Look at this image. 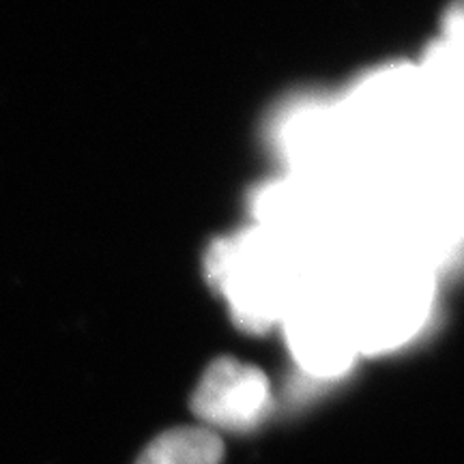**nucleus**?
I'll use <instances>...</instances> for the list:
<instances>
[{"label": "nucleus", "mask_w": 464, "mask_h": 464, "mask_svg": "<svg viewBox=\"0 0 464 464\" xmlns=\"http://www.w3.org/2000/svg\"><path fill=\"white\" fill-rule=\"evenodd\" d=\"M207 274L237 324L258 334L280 324L295 295L321 271L297 247L254 224L211 247Z\"/></svg>", "instance_id": "f03ea898"}, {"label": "nucleus", "mask_w": 464, "mask_h": 464, "mask_svg": "<svg viewBox=\"0 0 464 464\" xmlns=\"http://www.w3.org/2000/svg\"><path fill=\"white\" fill-rule=\"evenodd\" d=\"M269 404V381L256 365L237 359H218L207 368L191 398L202 421L228 430L256 426Z\"/></svg>", "instance_id": "39448f33"}, {"label": "nucleus", "mask_w": 464, "mask_h": 464, "mask_svg": "<svg viewBox=\"0 0 464 464\" xmlns=\"http://www.w3.org/2000/svg\"><path fill=\"white\" fill-rule=\"evenodd\" d=\"M222 440L207 428H174L160 434L136 464H219Z\"/></svg>", "instance_id": "423d86ee"}, {"label": "nucleus", "mask_w": 464, "mask_h": 464, "mask_svg": "<svg viewBox=\"0 0 464 464\" xmlns=\"http://www.w3.org/2000/svg\"><path fill=\"white\" fill-rule=\"evenodd\" d=\"M280 327L290 355L312 379H338L359 357L355 334L332 274L312 276L301 286Z\"/></svg>", "instance_id": "20e7f679"}, {"label": "nucleus", "mask_w": 464, "mask_h": 464, "mask_svg": "<svg viewBox=\"0 0 464 464\" xmlns=\"http://www.w3.org/2000/svg\"><path fill=\"white\" fill-rule=\"evenodd\" d=\"M430 260L382 237L353 241L334 271L359 355H382L415 340L434 310Z\"/></svg>", "instance_id": "f257e3e1"}, {"label": "nucleus", "mask_w": 464, "mask_h": 464, "mask_svg": "<svg viewBox=\"0 0 464 464\" xmlns=\"http://www.w3.org/2000/svg\"><path fill=\"white\" fill-rule=\"evenodd\" d=\"M277 144L290 177L340 198L363 177V164L335 103H295L277 125Z\"/></svg>", "instance_id": "7ed1b4c3"}]
</instances>
